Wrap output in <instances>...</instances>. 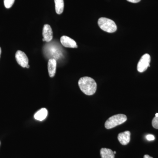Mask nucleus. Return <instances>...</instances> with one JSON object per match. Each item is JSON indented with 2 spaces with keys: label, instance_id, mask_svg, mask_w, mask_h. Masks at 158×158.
<instances>
[{
  "label": "nucleus",
  "instance_id": "1",
  "mask_svg": "<svg viewBox=\"0 0 158 158\" xmlns=\"http://www.w3.org/2000/svg\"><path fill=\"white\" fill-rule=\"evenodd\" d=\"M78 85L81 90L86 95H92L96 92L97 84L92 78L85 77L79 80Z\"/></svg>",
  "mask_w": 158,
  "mask_h": 158
},
{
  "label": "nucleus",
  "instance_id": "2",
  "mask_svg": "<svg viewBox=\"0 0 158 158\" xmlns=\"http://www.w3.org/2000/svg\"><path fill=\"white\" fill-rule=\"evenodd\" d=\"M127 120V117L124 114L114 115L108 118L105 124V127L107 129L113 128L117 126L124 123Z\"/></svg>",
  "mask_w": 158,
  "mask_h": 158
},
{
  "label": "nucleus",
  "instance_id": "3",
  "mask_svg": "<svg viewBox=\"0 0 158 158\" xmlns=\"http://www.w3.org/2000/svg\"><path fill=\"white\" fill-rule=\"evenodd\" d=\"M98 25L101 29L105 32L112 33L116 32L117 30V26L112 20L101 17L99 19Z\"/></svg>",
  "mask_w": 158,
  "mask_h": 158
},
{
  "label": "nucleus",
  "instance_id": "4",
  "mask_svg": "<svg viewBox=\"0 0 158 158\" xmlns=\"http://www.w3.org/2000/svg\"><path fill=\"white\" fill-rule=\"evenodd\" d=\"M151 57L149 54H145L143 55L138 62L137 65V70L140 73H143L150 67Z\"/></svg>",
  "mask_w": 158,
  "mask_h": 158
},
{
  "label": "nucleus",
  "instance_id": "5",
  "mask_svg": "<svg viewBox=\"0 0 158 158\" xmlns=\"http://www.w3.org/2000/svg\"><path fill=\"white\" fill-rule=\"evenodd\" d=\"M15 57L17 63L22 67L26 68V66L28 65V58L22 51H17L15 53Z\"/></svg>",
  "mask_w": 158,
  "mask_h": 158
},
{
  "label": "nucleus",
  "instance_id": "6",
  "mask_svg": "<svg viewBox=\"0 0 158 158\" xmlns=\"http://www.w3.org/2000/svg\"><path fill=\"white\" fill-rule=\"evenodd\" d=\"M60 42L65 47L69 48H77L78 47L76 41L68 36H62L60 38Z\"/></svg>",
  "mask_w": 158,
  "mask_h": 158
},
{
  "label": "nucleus",
  "instance_id": "7",
  "mask_svg": "<svg viewBox=\"0 0 158 158\" xmlns=\"http://www.w3.org/2000/svg\"><path fill=\"white\" fill-rule=\"evenodd\" d=\"M42 34L43 38H44L46 42H50L52 40L53 38V32L49 25L45 24L44 26Z\"/></svg>",
  "mask_w": 158,
  "mask_h": 158
},
{
  "label": "nucleus",
  "instance_id": "8",
  "mask_svg": "<svg viewBox=\"0 0 158 158\" xmlns=\"http://www.w3.org/2000/svg\"><path fill=\"white\" fill-rule=\"evenodd\" d=\"M118 141L122 145H127L131 140V133L129 131H126L119 133L118 136Z\"/></svg>",
  "mask_w": 158,
  "mask_h": 158
},
{
  "label": "nucleus",
  "instance_id": "9",
  "mask_svg": "<svg viewBox=\"0 0 158 158\" xmlns=\"http://www.w3.org/2000/svg\"><path fill=\"white\" fill-rule=\"evenodd\" d=\"M56 60L54 59H51L48 60V68L49 75L50 77H53L55 76L56 69Z\"/></svg>",
  "mask_w": 158,
  "mask_h": 158
},
{
  "label": "nucleus",
  "instance_id": "10",
  "mask_svg": "<svg viewBox=\"0 0 158 158\" xmlns=\"http://www.w3.org/2000/svg\"><path fill=\"white\" fill-rule=\"evenodd\" d=\"M48 114V112L45 108H42L34 115V117L36 120L41 121L46 118Z\"/></svg>",
  "mask_w": 158,
  "mask_h": 158
},
{
  "label": "nucleus",
  "instance_id": "11",
  "mask_svg": "<svg viewBox=\"0 0 158 158\" xmlns=\"http://www.w3.org/2000/svg\"><path fill=\"white\" fill-rule=\"evenodd\" d=\"M102 158H114L115 154L112 150L106 148H102L100 150Z\"/></svg>",
  "mask_w": 158,
  "mask_h": 158
},
{
  "label": "nucleus",
  "instance_id": "12",
  "mask_svg": "<svg viewBox=\"0 0 158 158\" xmlns=\"http://www.w3.org/2000/svg\"><path fill=\"white\" fill-rule=\"evenodd\" d=\"M55 9L57 14H62L64 10V1L63 0H55Z\"/></svg>",
  "mask_w": 158,
  "mask_h": 158
},
{
  "label": "nucleus",
  "instance_id": "13",
  "mask_svg": "<svg viewBox=\"0 0 158 158\" xmlns=\"http://www.w3.org/2000/svg\"><path fill=\"white\" fill-rule=\"evenodd\" d=\"M15 2V0H4V5L7 9L11 8L13 6Z\"/></svg>",
  "mask_w": 158,
  "mask_h": 158
},
{
  "label": "nucleus",
  "instance_id": "14",
  "mask_svg": "<svg viewBox=\"0 0 158 158\" xmlns=\"http://www.w3.org/2000/svg\"><path fill=\"white\" fill-rule=\"evenodd\" d=\"M152 125L153 127L158 129V116L157 117L155 116L154 118H153Z\"/></svg>",
  "mask_w": 158,
  "mask_h": 158
},
{
  "label": "nucleus",
  "instance_id": "15",
  "mask_svg": "<svg viewBox=\"0 0 158 158\" xmlns=\"http://www.w3.org/2000/svg\"><path fill=\"white\" fill-rule=\"evenodd\" d=\"M146 139H147L148 141H153L155 140V138L154 136L153 135H148L146 136Z\"/></svg>",
  "mask_w": 158,
  "mask_h": 158
},
{
  "label": "nucleus",
  "instance_id": "16",
  "mask_svg": "<svg viewBox=\"0 0 158 158\" xmlns=\"http://www.w3.org/2000/svg\"><path fill=\"white\" fill-rule=\"evenodd\" d=\"M127 1L131 3H137L139 2L141 0H127Z\"/></svg>",
  "mask_w": 158,
  "mask_h": 158
},
{
  "label": "nucleus",
  "instance_id": "17",
  "mask_svg": "<svg viewBox=\"0 0 158 158\" xmlns=\"http://www.w3.org/2000/svg\"><path fill=\"white\" fill-rule=\"evenodd\" d=\"M144 158H153L152 157H151L150 156L148 155H145L144 156Z\"/></svg>",
  "mask_w": 158,
  "mask_h": 158
},
{
  "label": "nucleus",
  "instance_id": "18",
  "mask_svg": "<svg viewBox=\"0 0 158 158\" xmlns=\"http://www.w3.org/2000/svg\"><path fill=\"white\" fill-rule=\"evenodd\" d=\"M1 53H2V49L0 48V57H1Z\"/></svg>",
  "mask_w": 158,
  "mask_h": 158
},
{
  "label": "nucleus",
  "instance_id": "19",
  "mask_svg": "<svg viewBox=\"0 0 158 158\" xmlns=\"http://www.w3.org/2000/svg\"><path fill=\"white\" fill-rule=\"evenodd\" d=\"M26 68H30V65H27V66H26Z\"/></svg>",
  "mask_w": 158,
  "mask_h": 158
},
{
  "label": "nucleus",
  "instance_id": "20",
  "mask_svg": "<svg viewBox=\"0 0 158 158\" xmlns=\"http://www.w3.org/2000/svg\"><path fill=\"white\" fill-rule=\"evenodd\" d=\"M155 116H156V117H157V116H158V113H156Z\"/></svg>",
  "mask_w": 158,
  "mask_h": 158
},
{
  "label": "nucleus",
  "instance_id": "21",
  "mask_svg": "<svg viewBox=\"0 0 158 158\" xmlns=\"http://www.w3.org/2000/svg\"><path fill=\"white\" fill-rule=\"evenodd\" d=\"M42 40L43 41H45V40H44V38H43Z\"/></svg>",
  "mask_w": 158,
  "mask_h": 158
},
{
  "label": "nucleus",
  "instance_id": "22",
  "mask_svg": "<svg viewBox=\"0 0 158 158\" xmlns=\"http://www.w3.org/2000/svg\"><path fill=\"white\" fill-rule=\"evenodd\" d=\"M113 153H114V154H115L116 153V152H115V151L113 152Z\"/></svg>",
  "mask_w": 158,
  "mask_h": 158
},
{
  "label": "nucleus",
  "instance_id": "23",
  "mask_svg": "<svg viewBox=\"0 0 158 158\" xmlns=\"http://www.w3.org/2000/svg\"><path fill=\"white\" fill-rule=\"evenodd\" d=\"M0 144H1V142H0Z\"/></svg>",
  "mask_w": 158,
  "mask_h": 158
}]
</instances>
